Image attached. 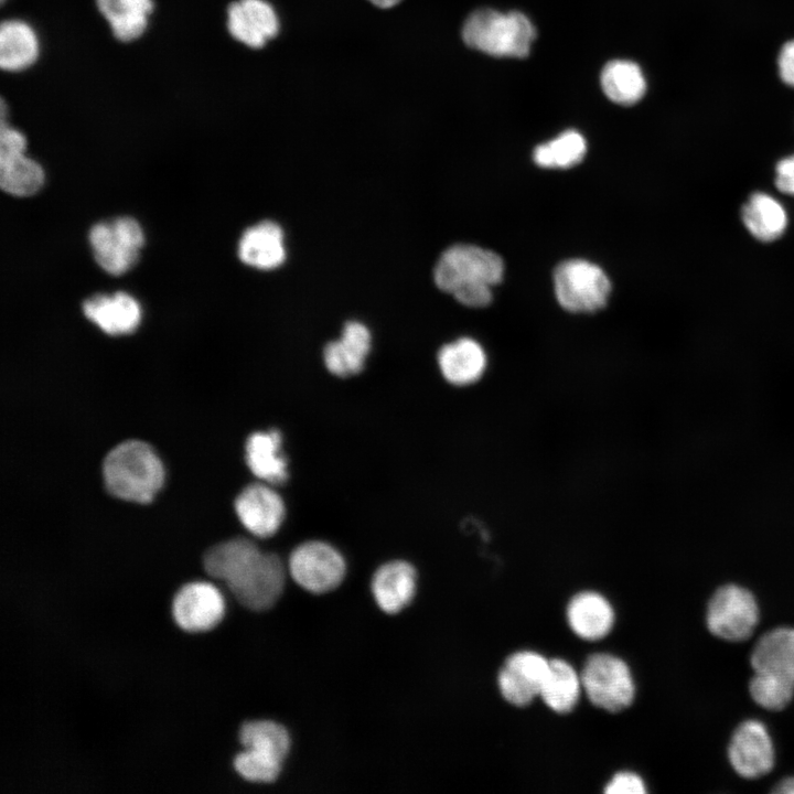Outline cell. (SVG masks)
Wrapping results in <instances>:
<instances>
[{
  "instance_id": "6da1fadb",
  "label": "cell",
  "mask_w": 794,
  "mask_h": 794,
  "mask_svg": "<svg viewBox=\"0 0 794 794\" xmlns=\"http://www.w3.org/2000/svg\"><path fill=\"white\" fill-rule=\"evenodd\" d=\"M208 576L225 582L245 608L264 611L280 598L285 586V567L271 552H262L247 538H233L208 548L203 556Z\"/></svg>"
},
{
  "instance_id": "7a4b0ae2",
  "label": "cell",
  "mask_w": 794,
  "mask_h": 794,
  "mask_svg": "<svg viewBox=\"0 0 794 794\" xmlns=\"http://www.w3.org/2000/svg\"><path fill=\"white\" fill-rule=\"evenodd\" d=\"M504 273L502 258L492 250L459 244L448 248L436 264L433 277L438 288L460 303L481 308L492 301V288Z\"/></svg>"
},
{
  "instance_id": "3957f363",
  "label": "cell",
  "mask_w": 794,
  "mask_h": 794,
  "mask_svg": "<svg viewBox=\"0 0 794 794\" xmlns=\"http://www.w3.org/2000/svg\"><path fill=\"white\" fill-rule=\"evenodd\" d=\"M103 479L111 495L124 501L147 503L162 486L164 469L148 443L127 440L105 457Z\"/></svg>"
},
{
  "instance_id": "277c9868",
  "label": "cell",
  "mask_w": 794,
  "mask_h": 794,
  "mask_svg": "<svg viewBox=\"0 0 794 794\" xmlns=\"http://www.w3.org/2000/svg\"><path fill=\"white\" fill-rule=\"evenodd\" d=\"M535 37L534 24L518 11L479 9L462 28V39L469 47L497 57H526Z\"/></svg>"
},
{
  "instance_id": "5b68a950",
  "label": "cell",
  "mask_w": 794,
  "mask_h": 794,
  "mask_svg": "<svg viewBox=\"0 0 794 794\" xmlns=\"http://www.w3.org/2000/svg\"><path fill=\"white\" fill-rule=\"evenodd\" d=\"M555 294L559 304L573 313L602 309L611 292V282L596 264L570 259L559 264L554 273Z\"/></svg>"
},
{
  "instance_id": "8992f818",
  "label": "cell",
  "mask_w": 794,
  "mask_h": 794,
  "mask_svg": "<svg viewBox=\"0 0 794 794\" xmlns=\"http://www.w3.org/2000/svg\"><path fill=\"white\" fill-rule=\"evenodd\" d=\"M580 678L586 695L597 707L616 712L633 701L635 686L631 672L616 656L604 653L591 655Z\"/></svg>"
},
{
  "instance_id": "52a82bcc",
  "label": "cell",
  "mask_w": 794,
  "mask_h": 794,
  "mask_svg": "<svg viewBox=\"0 0 794 794\" xmlns=\"http://www.w3.org/2000/svg\"><path fill=\"white\" fill-rule=\"evenodd\" d=\"M88 240L99 267L108 273L121 275L136 264L144 235L136 219L122 216L95 224Z\"/></svg>"
},
{
  "instance_id": "ba28073f",
  "label": "cell",
  "mask_w": 794,
  "mask_h": 794,
  "mask_svg": "<svg viewBox=\"0 0 794 794\" xmlns=\"http://www.w3.org/2000/svg\"><path fill=\"white\" fill-rule=\"evenodd\" d=\"M708 630L730 642L748 639L759 621V608L752 593L736 584L719 588L711 597L706 615Z\"/></svg>"
},
{
  "instance_id": "9c48e42d",
  "label": "cell",
  "mask_w": 794,
  "mask_h": 794,
  "mask_svg": "<svg viewBox=\"0 0 794 794\" xmlns=\"http://www.w3.org/2000/svg\"><path fill=\"white\" fill-rule=\"evenodd\" d=\"M289 570L294 581L313 593L335 589L345 576V560L330 544L321 540L302 543L289 557Z\"/></svg>"
},
{
  "instance_id": "30bf717a",
  "label": "cell",
  "mask_w": 794,
  "mask_h": 794,
  "mask_svg": "<svg viewBox=\"0 0 794 794\" xmlns=\"http://www.w3.org/2000/svg\"><path fill=\"white\" fill-rule=\"evenodd\" d=\"M225 602L221 591L212 583L193 581L182 586L172 600V616L186 632H204L223 618Z\"/></svg>"
},
{
  "instance_id": "8fae6325",
  "label": "cell",
  "mask_w": 794,
  "mask_h": 794,
  "mask_svg": "<svg viewBox=\"0 0 794 794\" xmlns=\"http://www.w3.org/2000/svg\"><path fill=\"white\" fill-rule=\"evenodd\" d=\"M728 758L742 777L757 779L769 773L774 764V748L765 726L758 720L739 725L730 740Z\"/></svg>"
},
{
  "instance_id": "7c38bea8",
  "label": "cell",
  "mask_w": 794,
  "mask_h": 794,
  "mask_svg": "<svg viewBox=\"0 0 794 794\" xmlns=\"http://www.w3.org/2000/svg\"><path fill=\"white\" fill-rule=\"evenodd\" d=\"M549 668L550 661L537 653L524 651L511 655L497 677L502 696L512 705L527 706L539 696Z\"/></svg>"
},
{
  "instance_id": "4fadbf2b",
  "label": "cell",
  "mask_w": 794,
  "mask_h": 794,
  "mask_svg": "<svg viewBox=\"0 0 794 794\" xmlns=\"http://www.w3.org/2000/svg\"><path fill=\"white\" fill-rule=\"evenodd\" d=\"M234 508L243 526L261 538L275 535L286 515L283 500L268 483L244 487L235 498Z\"/></svg>"
},
{
  "instance_id": "5bb4252c",
  "label": "cell",
  "mask_w": 794,
  "mask_h": 794,
  "mask_svg": "<svg viewBox=\"0 0 794 794\" xmlns=\"http://www.w3.org/2000/svg\"><path fill=\"white\" fill-rule=\"evenodd\" d=\"M226 26L236 41L260 49L278 34L279 20L266 0H237L227 8Z\"/></svg>"
},
{
  "instance_id": "9a60e30c",
  "label": "cell",
  "mask_w": 794,
  "mask_h": 794,
  "mask_svg": "<svg viewBox=\"0 0 794 794\" xmlns=\"http://www.w3.org/2000/svg\"><path fill=\"white\" fill-rule=\"evenodd\" d=\"M437 362L443 379L459 388L479 384L489 371V356L483 345L468 336L444 344Z\"/></svg>"
},
{
  "instance_id": "2e32d148",
  "label": "cell",
  "mask_w": 794,
  "mask_h": 794,
  "mask_svg": "<svg viewBox=\"0 0 794 794\" xmlns=\"http://www.w3.org/2000/svg\"><path fill=\"white\" fill-rule=\"evenodd\" d=\"M85 316L109 335H124L137 329L141 308L130 294H96L83 303Z\"/></svg>"
},
{
  "instance_id": "e0dca14e",
  "label": "cell",
  "mask_w": 794,
  "mask_h": 794,
  "mask_svg": "<svg viewBox=\"0 0 794 794\" xmlns=\"http://www.w3.org/2000/svg\"><path fill=\"white\" fill-rule=\"evenodd\" d=\"M416 570L403 560L380 566L372 579V591L378 607L386 613H398L412 600L416 592Z\"/></svg>"
},
{
  "instance_id": "ac0fdd59",
  "label": "cell",
  "mask_w": 794,
  "mask_h": 794,
  "mask_svg": "<svg viewBox=\"0 0 794 794\" xmlns=\"http://www.w3.org/2000/svg\"><path fill=\"white\" fill-rule=\"evenodd\" d=\"M371 333L358 322H347L340 340L330 342L323 351V361L330 373L347 377L360 373L371 350Z\"/></svg>"
},
{
  "instance_id": "d6986e66",
  "label": "cell",
  "mask_w": 794,
  "mask_h": 794,
  "mask_svg": "<svg viewBox=\"0 0 794 794\" xmlns=\"http://www.w3.org/2000/svg\"><path fill=\"white\" fill-rule=\"evenodd\" d=\"M36 30L25 20L8 19L0 25V67L19 73L35 64L40 56Z\"/></svg>"
},
{
  "instance_id": "ffe728a7",
  "label": "cell",
  "mask_w": 794,
  "mask_h": 794,
  "mask_svg": "<svg viewBox=\"0 0 794 794\" xmlns=\"http://www.w3.org/2000/svg\"><path fill=\"white\" fill-rule=\"evenodd\" d=\"M282 438L278 430L256 431L246 440L245 459L251 473L259 480L282 484L288 479V464L281 452Z\"/></svg>"
},
{
  "instance_id": "44dd1931",
  "label": "cell",
  "mask_w": 794,
  "mask_h": 794,
  "mask_svg": "<svg viewBox=\"0 0 794 794\" xmlns=\"http://www.w3.org/2000/svg\"><path fill=\"white\" fill-rule=\"evenodd\" d=\"M239 259L258 269H272L280 266L286 251L283 233L276 223L260 222L247 228L238 244Z\"/></svg>"
},
{
  "instance_id": "7402d4cb",
  "label": "cell",
  "mask_w": 794,
  "mask_h": 794,
  "mask_svg": "<svg viewBox=\"0 0 794 794\" xmlns=\"http://www.w3.org/2000/svg\"><path fill=\"white\" fill-rule=\"evenodd\" d=\"M567 620L578 636L596 641L610 632L614 613L611 604L601 594L581 592L570 600L567 607Z\"/></svg>"
},
{
  "instance_id": "603a6c76",
  "label": "cell",
  "mask_w": 794,
  "mask_h": 794,
  "mask_svg": "<svg viewBox=\"0 0 794 794\" xmlns=\"http://www.w3.org/2000/svg\"><path fill=\"white\" fill-rule=\"evenodd\" d=\"M111 34L120 42H132L148 29L153 0H95Z\"/></svg>"
},
{
  "instance_id": "cb8c5ba5",
  "label": "cell",
  "mask_w": 794,
  "mask_h": 794,
  "mask_svg": "<svg viewBox=\"0 0 794 794\" xmlns=\"http://www.w3.org/2000/svg\"><path fill=\"white\" fill-rule=\"evenodd\" d=\"M747 230L758 240L770 243L783 236L788 217L783 204L765 192L752 193L741 210Z\"/></svg>"
},
{
  "instance_id": "d4e9b609",
  "label": "cell",
  "mask_w": 794,
  "mask_h": 794,
  "mask_svg": "<svg viewBox=\"0 0 794 794\" xmlns=\"http://www.w3.org/2000/svg\"><path fill=\"white\" fill-rule=\"evenodd\" d=\"M601 87L615 104L631 106L640 101L646 92V79L641 67L625 60H614L601 72Z\"/></svg>"
},
{
  "instance_id": "484cf974",
  "label": "cell",
  "mask_w": 794,
  "mask_h": 794,
  "mask_svg": "<svg viewBox=\"0 0 794 794\" xmlns=\"http://www.w3.org/2000/svg\"><path fill=\"white\" fill-rule=\"evenodd\" d=\"M754 672L794 675V629L777 627L763 634L751 654Z\"/></svg>"
},
{
  "instance_id": "4316f807",
  "label": "cell",
  "mask_w": 794,
  "mask_h": 794,
  "mask_svg": "<svg viewBox=\"0 0 794 794\" xmlns=\"http://www.w3.org/2000/svg\"><path fill=\"white\" fill-rule=\"evenodd\" d=\"M581 687V678L570 664L562 659H551L539 696L554 711L564 713L576 706Z\"/></svg>"
},
{
  "instance_id": "83f0119b",
  "label": "cell",
  "mask_w": 794,
  "mask_h": 794,
  "mask_svg": "<svg viewBox=\"0 0 794 794\" xmlns=\"http://www.w3.org/2000/svg\"><path fill=\"white\" fill-rule=\"evenodd\" d=\"M44 183L42 167L25 152L0 158L1 189L14 196L35 194Z\"/></svg>"
},
{
  "instance_id": "f1b7e54d",
  "label": "cell",
  "mask_w": 794,
  "mask_h": 794,
  "mask_svg": "<svg viewBox=\"0 0 794 794\" xmlns=\"http://www.w3.org/2000/svg\"><path fill=\"white\" fill-rule=\"evenodd\" d=\"M586 151L587 143L583 136L578 131L568 130L536 147L533 158L539 167L566 169L581 162Z\"/></svg>"
},
{
  "instance_id": "f546056e",
  "label": "cell",
  "mask_w": 794,
  "mask_h": 794,
  "mask_svg": "<svg viewBox=\"0 0 794 794\" xmlns=\"http://www.w3.org/2000/svg\"><path fill=\"white\" fill-rule=\"evenodd\" d=\"M239 740L245 749L268 752L285 760L290 749L287 730L269 720H255L244 723L239 730Z\"/></svg>"
},
{
  "instance_id": "4dcf8cb0",
  "label": "cell",
  "mask_w": 794,
  "mask_h": 794,
  "mask_svg": "<svg viewBox=\"0 0 794 794\" xmlns=\"http://www.w3.org/2000/svg\"><path fill=\"white\" fill-rule=\"evenodd\" d=\"M749 691L759 706L769 710H781L794 696V675L754 672Z\"/></svg>"
},
{
  "instance_id": "1f68e13d",
  "label": "cell",
  "mask_w": 794,
  "mask_h": 794,
  "mask_svg": "<svg viewBox=\"0 0 794 794\" xmlns=\"http://www.w3.org/2000/svg\"><path fill=\"white\" fill-rule=\"evenodd\" d=\"M282 762L268 752L244 749L235 757L233 763L236 772L245 780L269 783L280 774Z\"/></svg>"
},
{
  "instance_id": "d6a6232c",
  "label": "cell",
  "mask_w": 794,
  "mask_h": 794,
  "mask_svg": "<svg viewBox=\"0 0 794 794\" xmlns=\"http://www.w3.org/2000/svg\"><path fill=\"white\" fill-rule=\"evenodd\" d=\"M26 150V138L18 129L1 119L0 158L23 153Z\"/></svg>"
},
{
  "instance_id": "836d02e7",
  "label": "cell",
  "mask_w": 794,
  "mask_h": 794,
  "mask_svg": "<svg viewBox=\"0 0 794 794\" xmlns=\"http://www.w3.org/2000/svg\"><path fill=\"white\" fill-rule=\"evenodd\" d=\"M607 794H643L646 793L643 780L631 772L616 774L605 786Z\"/></svg>"
},
{
  "instance_id": "e575fe53",
  "label": "cell",
  "mask_w": 794,
  "mask_h": 794,
  "mask_svg": "<svg viewBox=\"0 0 794 794\" xmlns=\"http://www.w3.org/2000/svg\"><path fill=\"white\" fill-rule=\"evenodd\" d=\"M775 187L794 196V154L782 158L775 167Z\"/></svg>"
},
{
  "instance_id": "d590c367",
  "label": "cell",
  "mask_w": 794,
  "mask_h": 794,
  "mask_svg": "<svg viewBox=\"0 0 794 794\" xmlns=\"http://www.w3.org/2000/svg\"><path fill=\"white\" fill-rule=\"evenodd\" d=\"M777 72L781 81L794 88V39L781 47L777 56Z\"/></svg>"
},
{
  "instance_id": "8d00e7d4",
  "label": "cell",
  "mask_w": 794,
  "mask_h": 794,
  "mask_svg": "<svg viewBox=\"0 0 794 794\" xmlns=\"http://www.w3.org/2000/svg\"><path fill=\"white\" fill-rule=\"evenodd\" d=\"M777 794H794V776L783 779L773 790Z\"/></svg>"
},
{
  "instance_id": "74e56055",
  "label": "cell",
  "mask_w": 794,
  "mask_h": 794,
  "mask_svg": "<svg viewBox=\"0 0 794 794\" xmlns=\"http://www.w3.org/2000/svg\"><path fill=\"white\" fill-rule=\"evenodd\" d=\"M368 1H371L376 7L387 9V8H391V7L396 6L401 0H368Z\"/></svg>"
},
{
  "instance_id": "f35d334b",
  "label": "cell",
  "mask_w": 794,
  "mask_h": 794,
  "mask_svg": "<svg viewBox=\"0 0 794 794\" xmlns=\"http://www.w3.org/2000/svg\"><path fill=\"white\" fill-rule=\"evenodd\" d=\"M6 0H1V2H4Z\"/></svg>"
}]
</instances>
